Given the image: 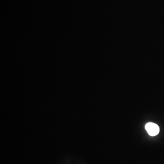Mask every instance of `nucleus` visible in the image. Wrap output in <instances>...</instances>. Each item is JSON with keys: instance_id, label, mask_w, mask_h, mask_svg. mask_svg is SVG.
<instances>
[{"instance_id": "f257e3e1", "label": "nucleus", "mask_w": 164, "mask_h": 164, "mask_svg": "<svg viewBox=\"0 0 164 164\" xmlns=\"http://www.w3.org/2000/svg\"><path fill=\"white\" fill-rule=\"evenodd\" d=\"M146 130L149 135L154 136L159 133L158 125L153 123H148L146 125Z\"/></svg>"}]
</instances>
